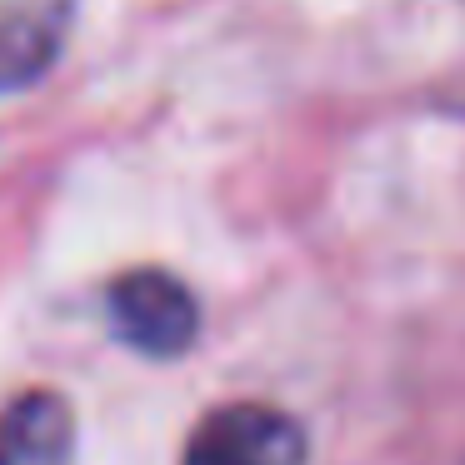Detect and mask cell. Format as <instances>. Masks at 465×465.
Here are the masks:
<instances>
[{
  "label": "cell",
  "mask_w": 465,
  "mask_h": 465,
  "mask_svg": "<svg viewBox=\"0 0 465 465\" xmlns=\"http://www.w3.org/2000/svg\"><path fill=\"white\" fill-rule=\"evenodd\" d=\"M305 425L265 401L215 405L185 440L181 465H305Z\"/></svg>",
  "instance_id": "cell-1"
},
{
  "label": "cell",
  "mask_w": 465,
  "mask_h": 465,
  "mask_svg": "<svg viewBox=\"0 0 465 465\" xmlns=\"http://www.w3.org/2000/svg\"><path fill=\"white\" fill-rule=\"evenodd\" d=\"M111 321L125 345L145 355H181L201 335V301L181 275L135 265L111 281Z\"/></svg>",
  "instance_id": "cell-2"
},
{
  "label": "cell",
  "mask_w": 465,
  "mask_h": 465,
  "mask_svg": "<svg viewBox=\"0 0 465 465\" xmlns=\"http://www.w3.org/2000/svg\"><path fill=\"white\" fill-rule=\"evenodd\" d=\"M75 405L51 385L21 391L0 405V465H71Z\"/></svg>",
  "instance_id": "cell-3"
},
{
  "label": "cell",
  "mask_w": 465,
  "mask_h": 465,
  "mask_svg": "<svg viewBox=\"0 0 465 465\" xmlns=\"http://www.w3.org/2000/svg\"><path fill=\"white\" fill-rule=\"evenodd\" d=\"M71 0H0V91H21L55 61Z\"/></svg>",
  "instance_id": "cell-4"
},
{
  "label": "cell",
  "mask_w": 465,
  "mask_h": 465,
  "mask_svg": "<svg viewBox=\"0 0 465 465\" xmlns=\"http://www.w3.org/2000/svg\"><path fill=\"white\" fill-rule=\"evenodd\" d=\"M411 15L435 41V55L425 61V85L445 111L465 115V0H415Z\"/></svg>",
  "instance_id": "cell-5"
}]
</instances>
